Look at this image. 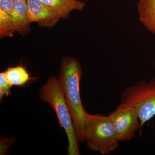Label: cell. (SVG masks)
<instances>
[{
    "label": "cell",
    "mask_w": 155,
    "mask_h": 155,
    "mask_svg": "<svg viewBox=\"0 0 155 155\" xmlns=\"http://www.w3.org/2000/svg\"><path fill=\"white\" fill-rule=\"evenodd\" d=\"M83 72L79 61L71 56L61 60L58 78L62 89L79 143L86 140V122L88 113L84 108L80 93Z\"/></svg>",
    "instance_id": "obj_1"
},
{
    "label": "cell",
    "mask_w": 155,
    "mask_h": 155,
    "mask_svg": "<svg viewBox=\"0 0 155 155\" xmlns=\"http://www.w3.org/2000/svg\"><path fill=\"white\" fill-rule=\"evenodd\" d=\"M39 96L42 101L49 104L54 111L60 126L64 128L67 134L68 140V155H80L79 142L58 78L55 76L49 78L46 82L40 89Z\"/></svg>",
    "instance_id": "obj_2"
},
{
    "label": "cell",
    "mask_w": 155,
    "mask_h": 155,
    "mask_svg": "<svg viewBox=\"0 0 155 155\" xmlns=\"http://www.w3.org/2000/svg\"><path fill=\"white\" fill-rule=\"evenodd\" d=\"M87 146L102 155L110 154L119 146V137L110 116L88 114L86 122Z\"/></svg>",
    "instance_id": "obj_3"
},
{
    "label": "cell",
    "mask_w": 155,
    "mask_h": 155,
    "mask_svg": "<svg viewBox=\"0 0 155 155\" xmlns=\"http://www.w3.org/2000/svg\"><path fill=\"white\" fill-rule=\"evenodd\" d=\"M120 104L135 109L141 129L155 116V78L149 82L142 81L125 89L121 94Z\"/></svg>",
    "instance_id": "obj_4"
},
{
    "label": "cell",
    "mask_w": 155,
    "mask_h": 155,
    "mask_svg": "<svg viewBox=\"0 0 155 155\" xmlns=\"http://www.w3.org/2000/svg\"><path fill=\"white\" fill-rule=\"evenodd\" d=\"M120 141H128L135 137L136 132L141 129L140 122L135 109L130 106L120 104L109 115Z\"/></svg>",
    "instance_id": "obj_5"
},
{
    "label": "cell",
    "mask_w": 155,
    "mask_h": 155,
    "mask_svg": "<svg viewBox=\"0 0 155 155\" xmlns=\"http://www.w3.org/2000/svg\"><path fill=\"white\" fill-rule=\"evenodd\" d=\"M28 17L30 23L36 22L42 27L51 28L61 19L54 10L39 0H27Z\"/></svg>",
    "instance_id": "obj_6"
},
{
    "label": "cell",
    "mask_w": 155,
    "mask_h": 155,
    "mask_svg": "<svg viewBox=\"0 0 155 155\" xmlns=\"http://www.w3.org/2000/svg\"><path fill=\"white\" fill-rule=\"evenodd\" d=\"M28 10L27 0H14L11 16L14 21L16 32L22 36L27 35L31 31Z\"/></svg>",
    "instance_id": "obj_7"
},
{
    "label": "cell",
    "mask_w": 155,
    "mask_h": 155,
    "mask_svg": "<svg viewBox=\"0 0 155 155\" xmlns=\"http://www.w3.org/2000/svg\"><path fill=\"white\" fill-rule=\"evenodd\" d=\"M58 12L61 19H68L72 11H81L85 3L80 0H39Z\"/></svg>",
    "instance_id": "obj_8"
},
{
    "label": "cell",
    "mask_w": 155,
    "mask_h": 155,
    "mask_svg": "<svg viewBox=\"0 0 155 155\" xmlns=\"http://www.w3.org/2000/svg\"><path fill=\"white\" fill-rule=\"evenodd\" d=\"M137 10L140 22L155 34V0H139Z\"/></svg>",
    "instance_id": "obj_9"
},
{
    "label": "cell",
    "mask_w": 155,
    "mask_h": 155,
    "mask_svg": "<svg viewBox=\"0 0 155 155\" xmlns=\"http://www.w3.org/2000/svg\"><path fill=\"white\" fill-rule=\"evenodd\" d=\"M4 74L11 87L23 86L32 80L25 67L20 65L8 67Z\"/></svg>",
    "instance_id": "obj_10"
},
{
    "label": "cell",
    "mask_w": 155,
    "mask_h": 155,
    "mask_svg": "<svg viewBox=\"0 0 155 155\" xmlns=\"http://www.w3.org/2000/svg\"><path fill=\"white\" fill-rule=\"evenodd\" d=\"M16 32L11 15L0 9V37H11Z\"/></svg>",
    "instance_id": "obj_11"
},
{
    "label": "cell",
    "mask_w": 155,
    "mask_h": 155,
    "mask_svg": "<svg viewBox=\"0 0 155 155\" xmlns=\"http://www.w3.org/2000/svg\"><path fill=\"white\" fill-rule=\"evenodd\" d=\"M16 141L15 137H1L0 138V155H5Z\"/></svg>",
    "instance_id": "obj_12"
},
{
    "label": "cell",
    "mask_w": 155,
    "mask_h": 155,
    "mask_svg": "<svg viewBox=\"0 0 155 155\" xmlns=\"http://www.w3.org/2000/svg\"><path fill=\"white\" fill-rule=\"evenodd\" d=\"M11 87L9 85L8 83L6 80L4 75V72L0 73V88L5 92L6 96L8 97L11 95Z\"/></svg>",
    "instance_id": "obj_13"
},
{
    "label": "cell",
    "mask_w": 155,
    "mask_h": 155,
    "mask_svg": "<svg viewBox=\"0 0 155 155\" xmlns=\"http://www.w3.org/2000/svg\"><path fill=\"white\" fill-rule=\"evenodd\" d=\"M14 0H0V9L11 15L14 7Z\"/></svg>",
    "instance_id": "obj_14"
},
{
    "label": "cell",
    "mask_w": 155,
    "mask_h": 155,
    "mask_svg": "<svg viewBox=\"0 0 155 155\" xmlns=\"http://www.w3.org/2000/svg\"><path fill=\"white\" fill-rule=\"evenodd\" d=\"M154 64H155V63H154Z\"/></svg>",
    "instance_id": "obj_15"
}]
</instances>
